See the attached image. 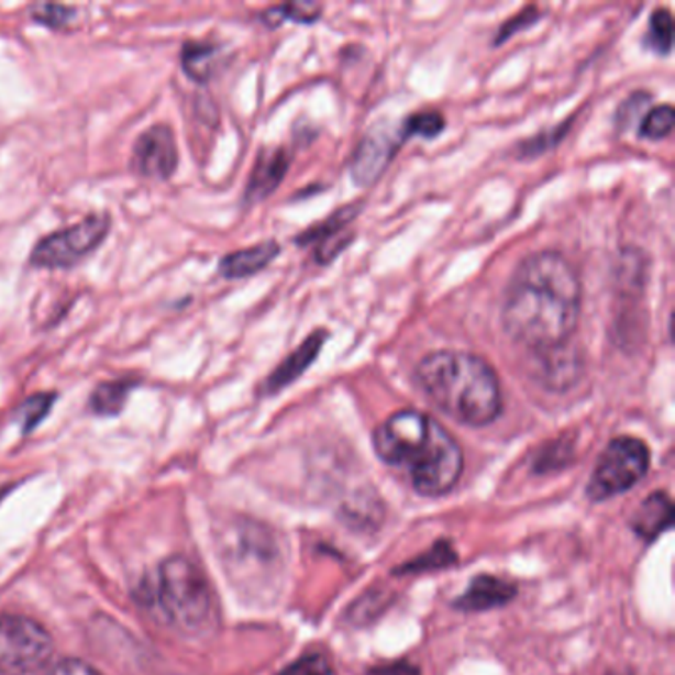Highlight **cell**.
Here are the masks:
<instances>
[{
    "mask_svg": "<svg viewBox=\"0 0 675 675\" xmlns=\"http://www.w3.org/2000/svg\"><path fill=\"white\" fill-rule=\"evenodd\" d=\"M571 460H573V444L566 438L553 440V442H546L543 450L536 452L533 472L535 474H549L553 469H563V467L568 466Z\"/></svg>",
    "mask_w": 675,
    "mask_h": 675,
    "instance_id": "21",
    "label": "cell"
},
{
    "mask_svg": "<svg viewBox=\"0 0 675 675\" xmlns=\"http://www.w3.org/2000/svg\"><path fill=\"white\" fill-rule=\"evenodd\" d=\"M328 338L329 331H325V329H319L316 333H311V335H309L288 358H284V361L279 363V367L266 378V383H264V387H262V392L272 397V395H276L279 390L288 388L289 385H294V383L316 363V358L319 357V353H321V348L325 345Z\"/></svg>",
    "mask_w": 675,
    "mask_h": 675,
    "instance_id": "11",
    "label": "cell"
},
{
    "mask_svg": "<svg viewBox=\"0 0 675 675\" xmlns=\"http://www.w3.org/2000/svg\"><path fill=\"white\" fill-rule=\"evenodd\" d=\"M279 256V244L276 240L259 242L250 248L236 250L229 256L220 259V276L226 279L250 278L262 269L268 268L269 264Z\"/></svg>",
    "mask_w": 675,
    "mask_h": 675,
    "instance_id": "14",
    "label": "cell"
},
{
    "mask_svg": "<svg viewBox=\"0 0 675 675\" xmlns=\"http://www.w3.org/2000/svg\"><path fill=\"white\" fill-rule=\"evenodd\" d=\"M606 675H635V674H632V672H610V674H606Z\"/></svg>",
    "mask_w": 675,
    "mask_h": 675,
    "instance_id": "32",
    "label": "cell"
},
{
    "mask_svg": "<svg viewBox=\"0 0 675 675\" xmlns=\"http://www.w3.org/2000/svg\"><path fill=\"white\" fill-rule=\"evenodd\" d=\"M135 387H137V383H135V380H130V378L101 383V385L93 388V392H91V412H96V414H100V417H118L121 410H123V407H125L131 390Z\"/></svg>",
    "mask_w": 675,
    "mask_h": 675,
    "instance_id": "18",
    "label": "cell"
},
{
    "mask_svg": "<svg viewBox=\"0 0 675 675\" xmlns=\"http://www.w3.org/2000/svg\"><path fill=\"white\" fill-rule=\"evenodd\" d=\"M373 450L383 464L408 472L418 496H446L464 474V450L456 438L436 418L412 408L375 428Z\"/></svg>",
    "mask_w": 675,
    "mask_h": 675,
    "instance_id": "2",
    "label": "cell"
},
{
    "mask_svg": "<svg viewBox=\"0 0 675 675\" xmlns=\"http://www.w3.org/2000/svg\"><path fill=\"white\" fill-rule=\"evenodd\" d=\"M367 675H422L420 667L408 660L385 662V664L370 665Z\"/></svg>",
    "mask_w": 675,
    "mask_h": 675,
    "instance_id": "31",
    "label": "cell"
},
{
    "mask_svg": "<svg viewBox=\"0 0 675 675\" xmlns=\"http://www.w3.org/2000/svg\"><path fill=\"white\" fill-rule=\"evenodd\" d=\"M54 642L29 616H0V675H29L51 660Z\"/></svg>",
    "mask_w": 675,
    "mask_h": 675,
    "instance_id": "7",
    "label": "cell"
},
{
    "mask_svg": "<svg viewBox=\"0 0 675 675\" xmlns=\"http://www.w3.org/2000/svg\"><path fill=\"white\" fill-rule=\"evenodd\" d=\"M516 598V583L489 573H479L469 580L466 590L452 600V608L464 615H479L511 605Z\"/></svg>",
    "mask_w": 675,
    "mask_h": 675,
    "instance_id": "10",
    "label": "cell"
},
{
    "mask_svg": "<svg viewBox=\"0 0 675 675\" xmlns=\"http://www.w3.org/2000/svg\"><path fill=\"white\" fill-rule=\"evenodd\" d=\"M179 165L175 133L165 123L143 131L131 153V169L145 179L167 180Z\"/></svg>",
    "mask_w": 675,
    "mask_h": 675,
    "instance_id": "8",
    "label": "cell"
},
{
    "mask_svg": "<svg viewBox=\"0 0 675 675\" xmlns=\"http://www.w3.org/2000/svg\"><path fill=\"white\" fill-rule=\"evenodd\" d=\"M42 675H101V672L78 657H64L54 662Z\"/></svg>",
    "mask_w": 675,
    "mask_h": 675,
    "instance_id": "30",
    "label": "cell"
},
{
    "mask_svg": "<svg viewBox=\"0 0 675 675\" xmlns=\"http://www.w3.org/2000/svg\"><path fill=\"white\" fill-rule=\"evenodd\" d=\"M217 58H219V46H214L212 42H187L180 54L182 70L190 80L200 84L209 81L210 76L217 70Z\"/></svg>",
    "mask_w": 675,
    "mask_h": 675,
    "instance_id": "17",
    "label": "cell"
},
{
    "mask_svg": "<svg viewBox=\"0 0 675 675\" xmlns=\"http://www.w3.org/2000/svg\"><path fill=\"white\" fill-rule=\"evenodd\" d=\"M571 121H573V118L565 121V123H561V125H556L553 130L543 131V133H539L536 137L523 141L521 147H519V155H521V157H535V155H541V153H545L546 150L555 147L556 143L565 137Z\"/></svg>",
    "mask_w": 675,
    "mask_h": 675,
    "instance_id": "28",
    "label": "cell"
},
{
    "mask_svg": "<svg viewBox=\"0 0 675 675\" xmlns=\"http://www.w3.org/2000/svg\"><path fill=\"white\" fill-rule=\"evenodd\" d=\"M446 128V118L440 111H418L412 113L410 118L402 121V131L405 137H424V140H434Z\"/></svg>",
    "mask_w": 675,
    "mask_h": 675,
    "instance_id": "23",
    "label": "cell"
},
{
    "mask_svg": "<svg viewBox=\"0 0 675 675\" xmlns=\"http://www.w3.org/2000/svg\"><path fill=\"white\" fill-rule=\"evenodd\" d=\"M32 21L52 31H62L74 21V9L64 4H38L32 9Z\"/></svg>",
    "mask_w": 675,
    "mask_h": 675,
    "instance_id": "27",
    "label": "cell"
},
{
    "mask_svg": "<svg viewBox=\"0 0 675 675\" xmlns=\"http://www.w3.org/2000/svg\"><path fill=\"white\" fill-rule=\"evenodd\" d=\"M672 44H674V16L667 9H655L650 16L645 46L654 48L660 54H670Z\"/></svg>",
    "mask_w": 675,
    "mask_h": 675,
    "instance_id": "20",
    "label": "cell"
},
{
    "mask_svg": "<svg viewBox=\"0 0 675 675\" xmlns=\"http://www.w3.org/2000/svg\"><path fill=\"white\" fill-rule=\"evenodd\" d=\"M583 308L575 266L558 252H536L517 266L501 301V325L531 353L566 347Z\"/></svg>",
    "mask_w": 675,
    "mask_h": 675,
    "instance_id": "1",
    "label": "cell"
},
{
    "mask_svg": "<svg viewBox=\"0 0 675 675\" xmlns=\"http://www.w3.org/2000/svg\"><path fill=\"white\" fill-rule=\"evenodd\" d=\"M674 525V501L667 491H654L645 497L638 506L628 527L640 541L654 543L655 539L664 535Z\"/></svg>",
    "mask_w": 675,
    "mask_h": 675,
    "instance_id": "12",
    "label": "cell"
},
{
    "mask_svg": "<svg viewBox=\"0 0 675 675\" xmlns=\"http://www.w3.org/2000/svg\"><path fill=\"white\" fill-rule=\"evenodd\" d=\"M276 675H335V667L325 652L309 650L306 654L299 655L296 662L279 670Z\"/></svg>",
    "mask_w": 675,
    "mask_h": 675,
    "instance_id": "25",
    "label": "cell"
},
{
    "mask_svg": "<svg viewBox=\"0 0 675 675\" xmlns=\"http://www.w3.org/2000/svg\"><path fill=\"white\" fill-rule=\"evenodd\" d=\"M163 622L185 635L204 634L217 620V602L207 576L187 556L163 561L153 585Z\"/></svg>",
    "mask_w": 675,
    "mask_h": 675,
    "instance_id": "4",
    "label": "cell"
},
{
    "mask_svg": "<svg viewBox=\"0 0 675 675\" xmlns=\"http://www.w3.org/2000/svg\"><path fill=\"white\" fill-rule=\"evenodd\" d=\"M536 21H539V9H536V7H525L523 11L517 12L513 19H509V21L499 29L496 44H504V42L509 41L516 32L523 31V29L531 26V24Z\"/></svg>",
    "mask_w": 675,
    "mask_h": 675,
    "instance_id": "29",
    "label": "cell"
},
{
    "mask_svg": "<svg viewBox=\"0 0 675 675\" xmlns=\"http://www.w3.org/2000/svg\"><path fill=\"white\" fill-rule=\"evenodd\" d=\"M650 462L652 454L644 440L635 436L612 438L596 460L595 469L586 484V497L593 504H602L622 496L644 479Z\"/></svg>",
    "mask_w": 675,
    "mask_h": 675,
    "instance_id": "5",
    "label": "cell"
},
{
    "mask_svg": "<svg viewBox=\"0 0 675 675\" xmlns=\"http://www.w3.org/2000/svg\"><path fill=\"white\" fill-rule=\"evenodd\" d=\"M460 565V555H457L456 546L450 539H438L434 541L428 551L420 555L410 558L407 563L392 568L395 576H414L427 575V573H436V571H446L452 566Z\"/></svg>",
    "mask_w": 675,
    "mask_h": 675,
    "instance_id": "15",
    "label": "cell"
},
{
    "mask_svg": "<svg viewBox=\"0 0 675 675\" xmlns=\"http://www.w3.org/2000/svg\"><path fill=\"white\" fill-rule=\"evenodd\" d=\"M407 141L402 123L400 125H373V130L368 131L365 140L358 143L357 153L353 157L351 173L353 179L361 185H370L383 175V170L387 169L388 163L395 157L398 147Z\"/></svg>",
    "mask_w": 675,
    "mask_h": 675,
    "instance_id": "9",
    "label": "cell"
},
{
    "mask_svg": "<svg viewBox=\"0 0 675 675\" xmlns=\"http://www.w3.org/2000/svg\"><path fill=\"white\" fill-rule=\"evenodd\" d=\"M289 169V157L286 150L272 147L259 153L254 170L250 175L246 187V202L254 204L259 200L268 199L274 190L278 189L279 182L286 177Z\"/></svg>",
    "mask_w": 675,
    "mask_h": 675,
    "instance_id": "13",
    "label": "cell"
},
{
    "mask_svg": "<svg viewBox=\"0 0 675 675\" xmlns=\"http://www.w3.org/2000/svg\"><path fill=\"white\" fill-rule=\"evenodd\" d=\"M54 400H56L54 392H38V395H32L31 398H26L22 402V407L19 408V417L22 420L24 434H29V432H32L34 428L41 424L46 414L51 412Z\"/></svg>",
    "mask_w": 675,
    "mask_h": 675,
    "instance_id": "26",
    "label": "cell"
},
{
    "mask_svg": "<svg viewBox=\"0 0 675 675\" xmlns=\"http://www.w3.org/2000/svg\"><path fill=\"white\" fill-rule=\"evenodd\" d=\"M675 111L670 103L648 110L640 123V137L648 141L665 140L674 130Z\"/></svg>",
    "mask_w": 675,
    "mask_h": 675,
    "instance_id": "24",
    "label": "cell"
},
{
    "mask_svg": "<svg viewBox=\"0 0 675 675\" xmlns=\"http://www.w3.org/2000/svg\"><path fill=\"white\" fill-rule=\"evenodd\" d=\"M536 358L543 370L539 373V378L546 388L566 390L571 385H575L578 377V361L575 355H571L568 345L546 353H536Z\"/></svg>",
    "mask_w": 675,
    "mask_h": 675,
    "instance_id": "16",
    "label": "cell"
},
{
    "mask_svg": "<svg viewBox=\"0 0 675 675\" xmlns=\"http://www.w3.org/2000/svg\"><path fill=\"white\" fill-rule=\"evenodd\" d=\"M321 14V4L313 2H291L284 7H274L262 14V21L268 22L269 26H278L284 21H296L309 24L316 22Z\"/></svg>",
    "mask_w": 675,
    "mask_h": 675,
    "instance_id": "22",
    "label": "cell"
},
{
    "mask_svg": "<svg viewBox=\"0 0 675 675\" xmlns=\"http://www.w3.org/2000/svg\"><path fill=\"white\" fill-rule=\"evenodd\" d=\"M414 380L442 414L460 424L487 427L501 414L504 398L496 368L474 353H430L414 368Z\"/></svg>",
    "mask_w": 675,
    "mask_h": 675,
    "instance_id": "3",
    "label": "cell"
},
{
    "mask_svg": "<svg viewBox=\"0 0 675 675\" xmlns=\"http://www.w3.org/2000/svg\"><path fill=\"white\" fill-rule=\"evenodd\" d=\"M358 214V204H351L345 209H339L338 212H333L328 220H323L318 226L309 229L308 232H303L301 236H298V244L306 246L311 242H325V240L335 239L339 234H343V230L347 229L348 222L355 219Z\"/></svg>",
    "mask_w": 675,
    "mask_h": 675,
    "instance_id": "19",
    "label": "cell"
},
{
    "mask_svg": "<svg viewBox=\"0 0 675 675\" xmlns=\"http://www.w3.org/2000/svg\"><path fill=\"white\" fill-rule=\"evenodd\" d=\"M110 217L93 212L71 226L46 234L32 248L31 264L36 268H71L101 246L110 234Z\"/></svg>",
    "mask_w": 675,
    "mask_h": 675,
    "instance_id": "6",
    "label": "cell"
}]
</instances>
